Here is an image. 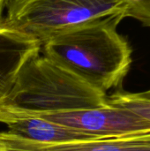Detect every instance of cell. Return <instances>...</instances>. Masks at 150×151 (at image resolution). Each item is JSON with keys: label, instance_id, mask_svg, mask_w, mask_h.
Segmentation results:
<instances>
[{"label": "cell", "instance_id": "8fae6325", "mask_svg": "<svg viewBox=\"0 0 150 151\" xmlns=\"http://www.w3.org/2000/svg\"><path fill=\"white\" fill-rule=\"evenodd\" d=\"M0 151H7L5 146H4V143H3V142L1 141V139H0Z\"/></svg>", "mask_w": 150, "mask_h": 151}, {"label": "cell", "instance_id": "5b68a950", "mask_svg": "<svg viewBox=\"0 0 150 151\" xmlns=\"http://www.w3.org/2000/svg\"><path fill=\"white\" fill-rule=\"evenodd\" d=\"M42 42L5 16L0 18V107L11 90L22 67L39 56Z\"/></svg>", "mask_w": 150, "mask_h": 151}, {"label": "cell", "instance_id": "52a82bcc", "mask_svg": "<svg viewBox=\"0 0 150 151\" xmlns=\"http://www.w3.org/2000/svg\"><path fill=\"white\" fill-rule=\"evenodd\" d=\"M0 139L7 151H113L109 138L73 142L44 144L0 132Z\"/></svg>", "mask_w": 150, "mask_h": 151}, {"label": "cell", "instance_id": "7a4b0ae2", "mask_svg": "<svg viewBox=\"0 0 150 151\" xmlns=\"http://www.w3.org/2000/svg\"><path fill=\"white\" fill-rule=\"evenodd\" d=\"M106 104V93L39 55L20 70L0 107V122L7 118L90 110Z\"/></svg>", "mask_w": 150, "mask_h": 151}, {"label": "cell", "instance_id": "3957f363", "mask_svg": "<svg viewBox=\"0 0 150 151\" xmlns=\"http://www.w3.org/2000/svg\"><path fill=\"white\" fill-rule=\"evenodd\" d=\"M126 0H10L4 16L42 42L92 19L118 14L126 18Z\"/></svg>", "mask_w": 150, "mask_h": 151}, {"label": "cell", "instance_id": "30bf717a", "mask_svg": "<svg viewBox=\"0 0 150 151\" xmlns=\"http://www.w3.org/2000/svg\"><path fill=\"white\" fill-rule=\"evenodd\" d=\"M8 3H9V0H0V18L4 16V13L5 12Z\"/></svg>", "mask_w": 150, "mask_h": 151}, {"label": "cell", "instance_id": "ba28073f", "mask_svg": "<svg viewBox=\"0 0 150 151\" xmlns=\"http://www.w3.org/2000/svg\"><path fill=\"white\" fill-rule=\"evenodd\" d=\"M107 101L129 110L150 123V98L141 93L117 91L111 96H107Z\"/></svg>", "mask_w": 150, "mask_h": 151}, {"label": "cell", "instance_id": "9c48e42d", "mask_svg": "<svg viewBox=\"0 0 150 151\" xmlns=\"http://www.w3.org/2000/svg\"><path fill=\"white\" fill-rule=\"evenodd\" d=\"M126 18L138 19L145 27H150V0H126Z\"/></svg>", "mask_w": 150, "mask_h": 151}, {"label": "cell", "instance_id": "277c9868", "mask_svg": "<svg viewBox=\"0 0 150 151\" xmlns=\"http://www.w3.org/2000/svg\"><path fill=\"white\" fill-rule=\"evenodd\" d=\"M38 118L74 128L94 139L117 138L150 133L149 121L108 101L104 106L95 109L54 113Z\"/></svg>", "mask_w": 150, "mask_h": 151}, {"label": "cell", "instance_id": "7c38bea8", "mask_svg": "<svg viewBox=\"0 0 150 151\" xmlns=\"http://www.w3.org/2000/svg\"><path fill=\"white\" fill-rule=\"evenodd\" d=\"M144 96H147V97H149L150 98V89L149 90H148V91H146V92H143V93H141Z\"/></svg>", "mask_w": 150, "mask_h": 151}, {"label": "cell", "instance_id": "8992f818", "mask_svg": "<svg viewBox=\"0 0 150 151\" xmlns=\"http://www.w3.org/2000/svg\"><path fill=\"white\" fill-rule=\"evenodd\" d=\"M0 123L7 127V133L25 140L57 144L80 141L96 140L90 135L38 117H15L3 119Z\"/></svg>", "mask_w": 150, "mask_h": 151}, {"label": "cell", "instance_id": "6da1fadb", "mask_svg": "<svg viewBox=\"0 0 150 151\" xmlns=\"http://www.w3.org/2000/svg\"><path fill=\"white\" fill-rule=\"evenodd\" d=\"M122 14L92 19L42 42V56L106 93L121 86L132 64V49L118 32Z\"/></svg>", "mask_w": 150, "mask_h": 151}]
</instances>
